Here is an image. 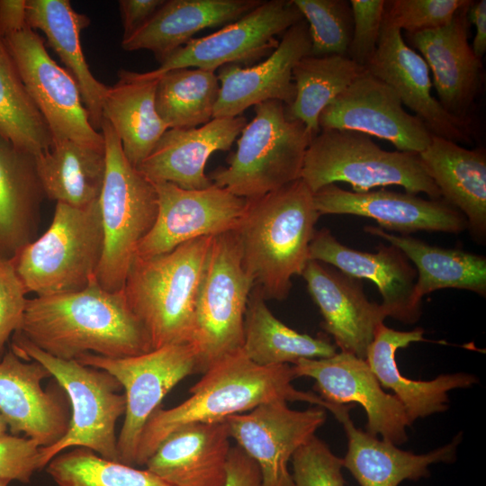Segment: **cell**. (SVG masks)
I'll use <instances>...</instances> for the list:
<instances>
[{
  "label": "cell",
  "mask_w": 486,
  "mask_h": 486,
  "mask_svg": "<svg viewBox=\"0 0 486 486\" xmlns=\"http://www.w3.org/2000/svg\"><path fill=\"white\" fill-rule=\"evenodd\" d=\"M302 276L322 315V328L342 352L364 359L378 326L386 318L370 302L360 280L328 264L309 260Z\"/></svg>",
  "instance_id": "7402d4cb"
},
{
  "label": "cell",
  "mask_w": 486,
  "mask_h": 486,
  "mask_svg": "<svg viewBox=\"0 0 486 486\" xmlns=\"http://www.w3.org/2000/svg\"><path fill=\"white\" fill-rule=\"evenodd\" d=\"M469 0L386 1L383 19L408 34L433 30L447 24L455 13L469 5Z\"/></svg>",
  "instance_id": "b9f144b4"
},
{
  "label": "cell",
  "mask_w": 486,
  "mask_h": 486,
  "mask_svg": "<svg viewBox=\"0 0 486 486\" xmlns=\"http://www.w3.org/2000/svg\"><path fill=\"white\" fill-rule=\"evenodd\" d=\"M39 362H24L10 347L0 360V413L11 434L49 446L68 430L70 418L58 397L46 392L41 382L50 377Z\"/></svg>",
  "instance_id": "603a6c76"
},
{
  "label": "cell",
  "mask_w": 486,
  "mask_h": 486,
  "mask_svg": "<svg viewBox=\"0 0 486 486\" xmlns=\"http://www.w3.org/2000/svg\"><path fill=\"white\" fill-rule=\"evenodd\" d=\"M46 472L57 486H172L147 469L104 459L85 447L58 454Z\"/></svg>",
  "instance_id": "ab89813d"
},
{
  "label": "cell",
  "mask_w": 486,
  "mask_h": 486,
  "mask_svg": "<svg viewBox=\"0 0 486 486\" xmlns=\"http://www.w3.org/2000/svg\"><path fill=\"white\" fill-rule=\"evenodd\" d=\"M419 158L448 204L465 217L474 239L486 237V155L432 134Z\"/></svg>",
  "instance_id": "83f0119b"
},
{
  "label": "cell",
  "mask_w": 486,
  "mask_h": 486,
  "mask_svg": "<svg viewBox=\"0 0 486 486\" xmlns=\"http://www.w3.org/2000/svg\"><path fill=\"white\" fill-rule=\"evenodd\" d=\"M212 238H197L150 257L135 256L122 291L153 350L189 344Z\"/></svg>",
  "instance_id": "277c9868"
},
{
  "label": "cell",
  "mask_w": 486,
  "mask_h": 486,
  "mask_svg": "<svg viewBox=\"0 0 486 486\" xmlns=\"http://www.w3.org/2000/svg\"><path fill=\"white\" fill-rule=\"evenodd\" d=\"M302 19L292 0L262 1L220 30L192 39L149 72L158 76L179 68L215 71L230 64L248 66L271 54L280 42L277 37Z\"/></svg>",
  "instance_id": "4fadbf2b"
},
{
  "label": "cell",
  "mask_w": 486,
  "mask_h": 486,
  "mask_svg": "<svg viewBox=\"0 0 486 486\" xmlns=\"http://www.w3.org/2000/svg\"><path fill=\"white\" fill-rule=\"evenodd\" d=\"M301 179L313 194L346 182L355 193L399 185L409 194L441 198L418 154L383 150L371 136L355 130H320L306 150Z\"/></svg>",
  "instance_id": "ba28073f"
},
{
  "label": "cell",
  "mask_w": 486,
  "mask_h": 486,
  "mask_svg": "<svg viewBox=\"0 0 486 486\" xmlns=\"http://www.w3.org/2000/svg\"><path fill=\"white\" fill-rule=\"evenodd\" d=\"M26 294L13 258L0 256V360L7 351L10 338L20 329Z\"/></svg>",
  "instance_id": "f6af8a7d"
},
{
  "label": "cell",
  "mask_w": 486,
  "mask_h": 486,
  "mask_svg": "<svg viewBox=\"0 0 486 486\" xmlns=\"http://www.w3.org/2000/svg\"><path fill=\"white\" fill-rule=\"evenodd\" d=\"M254 283L242 262L237 231L214 236L197 293L189 345L196 373L243 346L244 320Z\"/></svg>",
  "instance_id": "30bf717a"
},
{
  "label": "cell",
  "mask_w": 486,
  "mask_h": 486,
  "mask_svg": "<svg viewBox=\"0 0 486 486\" xmlns=\"http://www.w3.org/2000/svg\"><path fill=\"white\" fill-rule=\"evenodd\" d=\"M292 486H345L343 460L313 436L292 455Z\"/></svg>",
  "instance_id": "7bdbcfd3"
},
{
  "label": "cell",
  "mask_w": 486,
  "mask_h": 486,
  "mask_svg": "<svg viewBox=\"0 0 486 486\" xmlns=\"http://www.w3.org/2000/svg\"><path fill=\"white\" fill-rule=\"evenodd\" d=\"M9 482L0 480V486H8Z\"/></svg>",
  "instance_id": "f5cc1de1"
},
{
  "label": "cell",
  "mask_w": 486,
  "mask_h": 486,
  "mask_svg": "<svg viewBox=\"0 0 486 486\" xmlns=\"http://www.w3.org/2000/svg\"><path fill=\"white\" fill-rule=\"evenodd\" d=\"M364 68L391 86L433 135L470 142L467 122L449 113L432 95L425 59L406 44L401 31L384 19L377 49Z\"/></svg>",
  "instance_id": "d6986e66"
},
{
  "label": "cell",
  "mask_w": 486,
  "mask_h": 486,
  "mask_svg": "<svg viewBox=\"0 0 486 486\" xmlns=\"http://www.w3.org/2000/svg\"><path fill=\"white\" fill-rule=\"evenodd\" d=\"M310 36L302 19L282 36L278 46L266 59L248 68L230 64L220 68V94L213 118L237 117L250 106L276 100L290 106L295 97L292 69L310 55Z\"/></svg>",
  "instance_id": "44dd1931"
},
{
  "label": "cell",
  "mask_w": 486,
  "mask_h": 486,
  "mask_svg": "<svg viewBox=\"0 0 486 486\" xmlns=\"http://www.w3.org/2000/svg\"><path fill=\"white\" fill-rule=\"evenodd\" d=\"M103 246L98 200L85 207L56 202L48 230L21 248L13 261L27 293L73 292L95 279Z\"/></svg>",
  "instance_id": "9c48e42d"
},
{
  "label": "cell",
  "mask_w": 486,
  "mask_h": 486,
  "mask_svg": "<svg viewBox=\"0 0 486 486\" xmlns=\"http://www.w3.org/2000/svg\"><path fill=\"white\" fill-rule=\"evenodd\" d=\"M7 428L8 426L0 413V436L6 434Z\"/></svg>",
  "instance_id": "816d5d0a"
},
{
  "label": "cell",
  "mask_w": 486,
  "mask_h": 486,
  "mask_svg": "<svg viewBox=\"0 0 486 486\" xmlns=\"http://www.w3.org/2000/svg\"><path fill=\"white\" fill-rule=\"evenodd\" d=\"M472 3L458 10L442 27L408 34L432 71L439 103L464 121L479 91L482 68L468 41V10Z\"/></svg>",
  "instance_id": "d4e9b609"
},
{
  "label": "cell",
  "mask_w": 486,
  "mask_h": 486,
  "mask_svg": "<svg viewBox=\"0 0 486 486\" xmlns=\"http://www.w3.org/2000/svg\"><path fill=\"white\" fill-rule=\"evenodd\" d=\"M311 139L303 122L288 117L284 104L261 103L242 130L228 166L209 177L237 196L261 197L301 178Z\"/></svg>",
  "instance_id": "52a82bcc"
},
{
  "label": "cell",
  "mask_w": 486,
  "mask_h": 486,
  "mask_svg": "<svg viewBox=\"0 0 486 486\" xmlns=\"http://www.w3.org/2000/svg\"><path fill=\"white\" fill-rule=\"evenodd\" d=\"M292 366L295 377L314 380V389L337 405L358 403L367 416L366 432L401 445L412 422L395 395L385 392L364 359L346 352L327 358H302Z\"/></svg>",
  "instance_id": "2e32d148"
},
{
  "label": "cell",
  "mask_w": 486,
  "mask_h": 486,
  "mask_svg": "<svg viewBox=\"0 0 486 486\" xmlns=\"http://www.w3.org/2000/svg\"><path fill=\"white\" fill-rule=\"evenodd\" d=\"M340 423L347 436L343 466L360 486H398L405 480L418 481L428 477L429 465L455 461L462 440V433H459L450 443L427 454H416L358 429L349 414Z\"/></svg>",
  "instance_id": "f546056e"
},
{
  "label": "cell",
  "mask_w": 486,
  "mask_h": 486,
  "mask_svg": "<svg viewBox=\"0 0 486 486\" xmlns=\"http://www.w3.org/2000/svg\"><path fill=\"white\" fill-rule=\"evenodd\" d=\"M44 196L35 156L0 133V256L11 259L35 239Z\"/></svg>",
  "instance_id": "4dcf8cb0"
},
{
  "label": "cell",
  "mask_w": 486,
  "mask_h": 486,
  "mask_svg": "<svg viewBox=\"0 0 486 486\" xmlns=\"http://www.w3.org/2000/svg\"><path fill=\"white\" fill-rule=\"evenodd\" d=\"M166 0H121L119 9L123 27L122 40L141 28Z\"/></svg>",
  "instance_id": "c3c4849f"
},
{
  "label": "cell",
  "mask_w": 486,
  "mask_h": 486,
  "mask_svg": "<svg viewBox=\"0 0 486 486\" xmlns=\"http://www.w3.org/2000/svg\"><path fill=\"white\" fill-rule=\"evenodd\" d=\"M364 230L399 248L417 271L418 300L436 290L464 289L486 295V257L461 249L431 246L409 235H394L378 226Z\"/></svg>",
  "instance_id": "836d02e7"
},
{
  "label": "cell",
  "mask_w": 486,
  "mask_h": 486,
  "mask_svg": "<svg viewBox=\"0 0 486 486\" xmlns=\"http://www.w3.org/2000/svg\"><path fill=\"white\" fill-rule=\"evenodd\" d=\"M18 332L67 361L86 353L123 358L153 350L123 291L109 292L95 279L77 292L27 299Z\"/></svg>",
  "instance_id": "6da1fadb"
},
{
  "label": "cell",
  "mask_w": 486,
  "mask_h": 486,
  "mask_svg": "<svg viewBox=\"0 0 486 486\" xmlns=\"http://www.w3.org/2000/svg\"><path fill=\"white\" fill-rule=\"evenodd\" d=\"M376 253L359 251L340 243L328 229L316 230L310 244V260L334 266L358 280L372 281L382 296L386 317L414 324L421 316L415 294L417 271L392 245L380 244Z\"/></svg>",
  "instance_id": "ac0fdd59"
},
{
  "label": "cell",
  "mask_w": 486,
  "mask_h": 486,
  "mask_svg": "<svg viewBox=\"0 0 486 486\" xmlns=\"http://www.w3.org/2000/svg\"><path fill=\"white\" fill-rule=\"evenodd\" d=\"M225 486H262L257 464L238 446L230 451Z\"/></svg>",
  "instance_id": "7dc6e473"
},
{
  "label": "cell",
  "mask_w": 486,
  "mask_h": 486,
  "mask_svg": "<svg viewBox=\"0 0 486 486\" xmlns=\"http://www.w3.org/2000/svg\"><path fill=\"white\" fill-rule=\"evenodd\" d=\"M263 0H167L136 32L122 40L127 51L150 50L159 64L198 32L231 23Z\"/></svg>",
  "instance_id": "f1b7e54d"
},
{
  "label": "cell",
  "mask_w": 486,
  "mask_h": 486,
  "mask_svg": "<svg viewBox=\"0 0 486 486\" xmlns=\"http://www.w3.org/2000/svg\"><path fill=\"white\" fill-rule=\"evenodd\" d=\"M230 439L225 420L185 425L159 445L146 469L172 486H225Z\"/></svg>",
  "instance_id": "484cf974"
},
{
  "label": "cell",
  "mask_w": 486,
  "mask_h": 486,
  "mask_svg": "<svg viewBox=\"0 0 486 486\" xmlns=\"http://www.w3.org/2000/svg\"><path fill=\"white\" fill-rule=\"evenodd\" d=\"M292 366H263L239 349L221 358L190 388V397L170 409L158 408L146 422L138 445L136 466L145 465L159 445L176 429L194 423L225 420L272 400L304 401L333 413L340 422L352 405H337L299 391Z\"/></svg>",
  "instance_id": "7a4b0ae2"
},
{
  "label": "cell",
  "mask_w": 486,
  "mask_h": 486,
  "mask_svg": "<svg viewBox=\"0 0 486 486\" xmlns=\"http://www.w3.org/2000/svg\"><path fill=\"white\" fill-rule=\"evenodd\" d=\"M248 122L242 115L213 118L195 128L166 130L136 168L152 183L167 182L188 190L212 184L205 165L215 151L230 148Z\"/></svg>",
  "instance_id": "cb8c5ba5"
},
{
  "label": "cell",
  "mask_w": 486,
  "mask_h": 486,
  "mask_svg": "<svg viewBox=\"0 0 486 486\" xmlns=\"http://www.w3.org/2000/svg\"><path fill=\"white\" fill-rule=\"evenodd\" d=\"M0 133L35 157L52 146L49 128L28 94L1 34Z\"/></svg>",
  "instance_id": "f35d334b"
},
{
  "label": "cell",
  "mask_w": 486,
  "mask_h": 486,
  "mask_svg": "<svg viewBox=\"0 0 486 486\" xmlns=\"http://www.w3.org/2000/svg\"><path fill=\"white\" fill-rule=\"evenodd\" d=\"M4 39L52 144L71 140L104 148V137L90 122L76 82L50 56L43 39L30 27Z\"/></svg>",
  "instance_id": "7c38bea8"
},
{
  "label": "cell",
  "mask_w": 486,
  "mask_h": 486,
  "mask_svg": "<svg viewBox=\"0 0 486 486\" xmlns=\"http://www.w3.org/2000/svg\"><path fill=\"white\" fill-rule=\"evenodd\" d=\"M320 130H346L391 142L398 151L419 154L432 133L414 114L407 112L396 92L365 68L324 108Z\"/></svg>",
  "instance_id": "e0dca14e"
},
{
  "label": "cell",
  "mask_w": 486,
  "mask_h": 486,
  "mask_svg": "<svg viewBox=\"0 0 486 486\" xmlns=\"http://www.w3.org/2000/svg\"><path fill=\"white\" fill-rule=\"evenodd\" d=\"M76 360L108 372L124 389L126 409L117 437L119 462L136 466L139 441L148 418L178 382L196 373V357L192 346L171 345L123 358L86 353Z\"/></svg>",
  "instance_id": "8fae6325"
},
{
  "label": "cell",
  "mask_w": 486,
  "mask_h": 486,
  "mask_svg": "<svg viewBox=\"0 0 486 486\" xmlns=\"http://www.w3.org/2000/svg\"><path fill=\"white\" fill-rule=\"evenodd\" d=\"M26 27V0H0V34L4 37Z\"/></svg>",
  "instance_id": "681fc988"
},
{
  "label": "cell",
  "mask_w": 486,
  "mask_h": 486,
  "mask_svg": "<svg viewBox=\"0 0 486 486\" xmlns=\"http://www.w3.org/2000/svg\"><path fill=\"white\" fill-rule=\"evenodd\" d=\"M26 17L31 29L44 33L76 82L90 122L101 130L108 86L94 77L82 50L80 33L89 25L88 17L75 11L68 0H26Z\"/></svg>",
  "instance_id": "d6a6232c"
},
{
  "label": "cell",
  "mask_w": 486,
  "mask_h": 486,
  "mask_svg": "<svg viewBox=\"0 0 486 486\" xmlns=\"http://www.w3.org/2000/svg\"><path fill=\"white\" fill-rule=\"evenodd\" d=\"M364 69L346 55L301 58L292 69L295 97L286 106L288 117L304 123L312 138L320 129L321 112Z\"/></svg>",
  "instance_id": "8d00e7d4"
},
{
  "label": "cell",
  "mask_w": 486,
  "mask_h": 486,
  "mask_svg": "<svg viewBox=\"0 0 486 486\" xmlns=\"http://www.w3.org/2000/svg\"><path fill=\"white\" fill-rule=\"evenodd\" d=\"M44 195L56 202L85 207L100 196L106 168L105 152L71 140L55 142L35 157Z\"/></svg>",
  "instance_id": "e575fe53"
},
{
  "label": "cell",
  "mask_w": 486,
  "mask_h": 486,
  "mask_svg": "<svg viewBox=\"0 0 486 486\" xmlns=\"http://www.w3.org/2000/svg\"><path fill=\"white\" fill-rule=\"evenodd\" d=\"M243 351L263 366L294 364L302 358H327L337 353L328 341L299 333L268 309L260 290H252L245 314Z\"/></svg>",
  "instance_id": "d590c367"
},
{
  "label": "cell",
  "mask_w": 486,
  "mask_h": 486,
  "mask_svg": "<svg viewBox=\"0 0 486 486\" xmlns=\"http://www.w3.org/2000/svg\"><path fill=\"white\" fill-rule=\"evenodd\" d=\"M320 216L313 193L301 178L248 200L237 232L243 266L265 299L289 295L292 276L302 275L310 260Z\"/></svg>",
  "instance_id": "3957f363"
},
{
  "label": "cell",
  "mask_w": 486,
  "mask_h": 486,
  "mask_svg": "<svg viewBox=\"0 0 486 486\" xmlns=\"http://www.w3.org/2000/svg\"><path fill=\"white\" fill-rule=\"evenodd\" d=\"M101 133L106 161L98 198L104 246L95 280L109 292H120L140 241L155 223L158 194L154 184L126 158L120 139L104 119Z\"/></svg>",
  "instance_id": "5b68a950"
},
{
  "label": "cell",
  "mask_w": 486,
  "mask_h": 486,
  "mask_svg": "<svg viewBox=\"0 0 486 486\" xmlns=\"http://www.w3.org/2000/svg\"><path fill=\"white\" fill-rule=\"evenodd\" d=\"M469 20L475 26L472 50L475 57L482 59L486 52V1H472L468 10Z\"/></svg>",
  "instance_id": "f907efd6"
},
{
  "label": "cell",
  "mask_w": 486,
  "mask_h": 486,
  "mask_svg": "<svg viewBox=\"0 0 486 486\" xmlns=\"http://www.w3.org/2000/svg\"><path fill=\"white\" fill-rule=\"evenodd\" d=\"M214 71L179 68L158 76L155 105L168 129L195 128L213 119L220 94Z\"/></svg>",
  "instance_id": "74e56055"
},
{
  "label": "cell",
  "mask_w": 486,
  "mask_h": 486,
  "mask_svg": "<svg viewBox=\"0 0 486 486\" xmlns=\"http://www.w3.org/2000/svg\"><path fill=\"white\" fill-rule=\"evenodd\" d=\"M349 3L354 28L347 57L364 68L377 49L386 1L351 0Z\"/></svg>",
  "instance_id": "ee69618b"
},
{
  "label": "cell",
  "mask_w": 486,
  "mask_h": 486,
  "mask_svg": "<svg viewBox=\"0 0 486 486\" xmlns=\"http://www.w3.org/2000/svg\"><path fill=\"white\" fill-rule=\"evenodd\" d=\"M158 76L122 69L103 103L106 120L121 140L129 162L137 167L150 154L167 126L158 116L155 96Z\"/></svg>",
  "instance_id": "1f68e13d"
},
{
  "label": "cell",
  "mask_w": 486,
  "mask_h": 486,
  "mask_svg": "<svg viewBox=\"0 0 486 486\" xmlns=\"http://www.w3.org/2000/svg\"><path fill=\"white\" fill-rule=\"evenodd\" d=\"M40 448L27 436H0V480L29 483L34 472L41 469Z\"/></svg>",
  "instance_id": "bcb514c9"
},
{
  "label": "cell",
  "mask_w": 486,
  "mask_h": 486,
  "mask_svg": "<svg viewBox=\"0 0 486 486\" xmlns=\"http://www.w3.org/2000/svg\"><path fill=\"white\" fill-rule=\"evenodd\" d=\"M322 214H350L374 219L382 230L408 235L419 230L458 234L467 228L465 217L443 199H429L385 189L355 193L335 184L313 194Z\"/></svg>",
  "instance_id": "ffe728a7"
},
{
  "label": "cell",
  "mask_w": 486,
  "mask_h": 486,
  "mask_svg": "<svg viewBox=\"0 0 486 486\" xmlns=\"http://www.w3.org/2000/svg\"><path fill=\"white\" fill-rule=\"evenodd\" d=\"M10 348L22 360L41 364L67 393L71 418L65 435L40 448L41 469L71 447L87 448L101 457L119 462L116 422L124 415L126 399L120 382L108 372L81 364L76 360L54 357L16 331Z\"/></svg>",
  "instance_id": "8992f818"
},
{
  "label": "cell",
  "mask_w": 486,
  "mask_h": 486,
  "mask_svg": "<svg viewBox=\"0 0 486 486\" xmlns=\"http://www.w3.org/2000/svg\"><path fill=\"white\" fill-rule=\"evenodd\" d=\"M326 410H292L272 400L225 419L230 438L257 464L262 486H292L288 464L293 454L324 425Z\"/></svg>",
  "instance_id": "9a60e30c"
},
{
  "label": "cell",
  "mask_w": 486,
  "mask_h": 486,
  "mask_svg": "<svg viewBox=\"0 0 486 486\" xmlns=\"http://www.w3.org/2000/svg\"><path fill=\"white\" fill-rule=\"evenodd\" d=\"M424 329L399 331L380 324L368 347L365 361L382 387L393 391L403 405L410 420L447 410L448 392L465 389L478 382L467 373L440 374L430 381H416L404 376L396 363V352L411 343L426 341Z\"/></svg>",
  "instance_id": "4316f807"
},
{
  "label": "cell",
  "mask_w": 486,
  "mask_h": 486,
  "mask_svg": "<svg viewBox=\"0 0 486 486\" xmlns=\"http://www.w3.org/2000/svg\"><path fill=\"white\" fill-rule=\"evenodd\" d=\"M307 22L310 55H346L353 35L354 20L346 0H292Z\"/></svg>",
  "instance_id": "60d3db41"
},
{
  "label": "cell",
  "mask_w": 486,
  "mask_h": 486,
  "mask_svg": "<svg viewBox=\"0 0 486 486\" xmlns=\"http://www.w3.org/2000/svg\"><path fill=\"white\" fill-rule=\"evenodd\" d=\"M158 194V214L150 231L140 241L136 256L167 253L201 237L237 231L248 200L214 184L188 190L167 182L153 183Z\"/></svg>",
  "instance_id": "5bb4252c"
}]
</instances>
